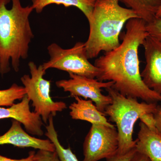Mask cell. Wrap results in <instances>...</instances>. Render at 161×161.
Masks as SVG:
<instances>
[{
	"label": "cell",
	"mask_w": 161,
	"mask_h": 161,
	"mask_svg": "<svg viewBox=\"0 0 161 161\" xmlns=\"http://www.w3.org/2000/svg\"><path fill=\"white\" fill-rule=\"evenodd\" d=\"M30 100L26 95L19 103L14 104L8 108L0 107V119L11 118L19 122L24 125L26 132L32 135L42 136L43 121L34 112L31 111Z\"/></svg>",
	"instance_id": "obj_10"
},
{
	"label": "cell",
	"mask_w": 161,
	"mask_h": 161,
	"mask_svg": "<svg viewBox=\"0 0 161 161\" xmlns=\"http://www.w3.org/2000/svg\"><path fill=\"white\" fill-rule=\"evenodd\" d=\"M148 33L161 42V18L156 17L152 22L146 24Z\"/></svg>",
	"instance_id": "obj_18"
},
{
	"label": "cell",
	"mask_w": 161,
	"mask_h": 161,
	"mask_svg": "<svg viewBox=\"0 0 161 161\" xmlns=\"http://www.w3.org/2000/svg\"><path fill=\"white\" fill-rule=\"evenodd\" d=\"M35 158L36 152L34 151H31L29 152V156L27 157L20 159H14L0 155V161H35Z\"/></svg>",
	"instance_id": "obj_22"
},
{
	"label": "cell",
	"mask_w": 161,
	"mask_h": 161,
	"mask_svg": "<svg viewBox=\"0 0 161 161\" xmlns=\"http://www.w3.org/2000/svg\"><path fill=\"white\" fill-rule=\"evenodd\" d=\"M142 45L146 64L141 77L148 88L161 94V42L149 35Z\"/></svg>",
	"instance_id": "obj_9"
},
{
	"label": "cell",
	"mask_w": 161,
	"mask_h": 161,
	"mask_svg": "<svg viewBox=\"0 0 161 161\" xmlns=\"http://www.w3.org/2000/svg\"><path fill=\"white\" fill-rule=\"evenodd\" d=\"M24 86L14 83L7 89L0 90V107H10L17 100H22L26 95Z\"/></svg>",
	"instance_id": "obj_17"
},
{
	"label": "cell",
	"mask_w": 161,
	"mask_h": 161,
	"mask_svg": "<svg viewBox=\"0 0 161 161\" xmlns=\"http://www.w3.org/2000/svg\"><path fill=\"white\" fill-rule=\"evenodd\" d=\"M135 149L150 161H161V136L153 132L140 122Z\"/></svg>",
	"instance_id": "obj_13"
},
{
	"label": "cell",
	"mask_w": 161,
	"mask_h": 161,
	"mask_svg": "<svg viewBox=\"0 0 161 161\" xmlns=\"http://www.w3.org/2000/svg\"><path fill=\"white\" fill-rule=\"evenodd\" d=\"M118 135L115 127L92 124L83 144L82 161H98L117 153Z\"/></svg>",
	"instance_id": "obj_7"
},
{
	"label": "cell",
	"mask_w": 161,
	"mask_h": 161,
	"mask_svg": "<svg viewBox=\"0 0 161 161\" xmlns=\"http://www.w3.org/2000/svg\"><path fill=\"white\" fill-rule=\"evenodd\" d=\"M47 49L49 60L42 64L45 70L56 69L90 78H97L99 75L98 68L92 64L87 57L85 43L77 42L68 49L52 43Z\"/></svg>",
	"instance_id": "obj_6"
},
{
	"label": "cell",
	"mask_w": 161,
	"mask_h": 161,
	"mask_svg": "<svg viewBox=\"0 0 161 161\" xmlns=\"http://www.w3.org/2000/svg\"><path fill=\"white\" fill-rule=\"evenodd\" d=\"M156 17L161 18V6L157 13Z\"/></svg>",
	"instance_id": "obj_25"
},
{
	"label": "cell",
	"mask_w": 161,
	"mask_h": 161,
	"mask_svg": "<svg viewBox=\"0 0 161 161\" xmlns=\"http://www.w3.org/2000/svg\"><path fill=\"white\" fill-rule=\"evenodd\" d=\"M129 9L135 12L138 18L147 23L152 22L156 18L161 6V0H119Z\"/></svg>",
	"instance_id": "obj_15"
},
{
	"label": "cell",
	"mask_w": 161,
	"mask_h": 161,
	"mask_svg": "<svg viewBox=\"0 0 161 161\" xmlns=\"http://www.w3.org/2000/svg\"><path fill=\"white\" fill-rule=\"evenodd\" d=\"M28 67L31 75H23L20 80L26 90V96L32 102L34 112L40 115L44 123L47 124L51 115L54 116L58 112L66 108V103L52 99L51 81L43 78L46 70L42 64L38 67L34 62L30 61Z\"/></svg>",
	"instance_id": "obj_5"
},
{
	"label": "cell",
	"mask_w": 161,
	"mask_h": 161,
	"mask_svg": "<svg viewBox=\"0 0 161 161\" xmlns=\"http://www.w3.org/2000/svg\"><path fill=\"white\" fill-rule=\"evenodd\" d=\"M69 79L56 81L57 86L65 92H69L71 97H83L90 98L95 103L97 108L104 113L106 107L112 102V98L102 93V89L108 88L113 86L114 82L100 81L95 78L69 74Z\"/></svg>",
	"instance_id": "obj_8"
},
{
	"label": "cell",
	"mask_w": 161,
	"mask_h": 161,
	"mask_svg": "<svg viewBox=\"0 0 161 161\" xmlns=\"http://www.w3.org/2000/svg\"><path fill=\"white\" fill-rule=\"evenodd\" d=\"M154 116L156 122L157 127L161 136V107L158 106L156 111L154 113Z\"/></svg>",
	"instance_id": "obj_23"
},
{
	"label": "cell",
	"mask_w": 161,
	"mask_h": 161,
	"mask_svg": "<svg viewBox=\"0 0 161 161\" xmlns=\"http://www.w3.org/2000/svg\"><path fill=\"white\" fill-rule=\"evenodd\" d=\"M119 0H95L90 31L85 43L87 57L97 58L101 52L111 51L120 45L119 36L125 23L138 18L132 9L122 7Z\"/></svg>",
	"instance_id": "obj_3"
},
{
	"label": "cell",
	"mask_w": 161,
	"mask_h": 161,
	"mask_svg": "<svg viewBox=\"0 0 161 161\" xmlns=\"http://www.w3.org/2000/svg\"><path fill=\"white\" fill-rule=\"evenodd\" d=\"M34 9L23 6L21 0H0V74L16 72L20 60L28 58L30 44L34 37L29 17Z\"/></svg>",
	"instance_id": "obj_2"
},
{
	"label": "cell",
	"mask_w": 161,
	"mask_h": 161,
	"mask_svg": "<svg viewBox=\"0 0 161 161\" xmlns=\"http://www.w3.org/2000/svg\"><path fill=\"white\" fill-rule=\"evenodd\" d=\"M21 123L12 119L9 130L3 135L0 136V145H13L20 148H34L54 152L56 148L49 139H41L30 135L23 130Z\"/></svg>",
	"instance_id": "obj_11"
},
{
	"label": "cell",
	"mask_w": 161,
	"mask_h": 161,
	"mask_svg": "<svg viewBox=\"0 0 161 161\" xmlns=\"http://www.w3.org/2000/svg\"><path fill=\"white\" fill-rule=\"evenodd\" d=\"M130 161H150V159L144 154L136 151L135 153Z\"/></svg>",
	"instance_id": "obj_24"
},
{
	"label": "cell",
	"mask_w": 161,
	"mask_h": 161,
	"mask_svg": "<svg viewBox=\"0 0 161 161\" xmlns=\"http://www.w3.org/2000/svg\"><path fill=\"white\" fill-rule=\"evenodd\" d=\"M35 161H60L56 151L39 150L36 153Z\"/></svg>",
	"instance_id": "obj_19"
},
{
	"label": "cell",
	"mask_w": 161,
	"mask_h": 161,
	"mask_svg": "<svg viewBox=\"0 0 161 161\" xmlns=\"http://www.w3.org/2000/svg\"><path fill=\"white\" fill-rule=\"evenodd\" d=\"M136 151L135 148L124 155H119L116 154L113 157L107 159V161H130Z\"/></svg>",
	"instance_id": "obj_21"
},
{
	"label": "cell",
	"mask_w": 161,
	"mask_h": 161,
	"mask_svg": "<svg viewBox=\"0 0 161 161\" xmlns=\"http://www.w3.org/2000/svg\"><path fill=\"white\" fill-rule=\"evenodd\" d=\"M105 89L112 98V102L106 107L104 113L117 127V154L124 155L135 148L137 139L134 140L132 136L136 122L144 114H154L158 105L157 103H139L137 98L124 96L112 87Z\"/></svg>",
	"instance_id": "obj_4"
},
{
	"label": "cell",
	"mask_w": 161,
	"mask_h": 161,
	"mask_svg": "<svg viewBox=\"0 0 161 161\" xmlns=\"http://www.w3.org/2000/svg\"><path fill=\"white\" fill-rule=\"evenodd\" d=\"M76 102L69 106V115L72 119L88 122L92 124H99L115 127L107 119L105 114L98 110L91 100L75 97Z\"/></svg>",
	"instance_id": "obj_12"
},
{
	"label": "cell",
	"mask_w": 161,
	"mask_h": 161,
	"mask_svg": "<svg viewBox=\"0 0 161 161\" xmlns=\"http://www.w3.org/2000/svg\"><path fill=\"white\" fill-rule=\"evenodd\" d=\"M139 119H140L142 122L145 124V125L149 130L153 132L159 134L157 127L156 122L153 113H146L142 115L140 117Z\"/></svg>",
	"instance_id": "obj_20"
},
{
	"label": "cell",
	"mask_w": 161,
	"mask_h": 161,
	"mask_svg": "<svg viewBox=\"0 0 161 161\" xmlns=\"http://www.w3.org/2000/svg\"><path fill=\"white\" fill-rule=\"evenodd\" d=\"M146 24L139 18L129 20L122 43L97 58L94 65L99 71L97 80L113 81L112 87L121 95L148 103H157L161 102V94L145 84L140 70L139 47L149 35Z\"/></svg>",
	"instance_id": "obj_1"
},
{
	"label": "cell",
	"mask_w": 161,
	"mask_h": 161,
	"mask_svg": "<svg viewBox=\"0 0 161 161\" xmlns=\"http://www.w3.org/2000/svg\"><path fill=\"white\" fill-rule=\"evenodd\" d=\"M32 7L37 13L40 14L46 6L56 4L63 5L66 8L75 7L80 9L88 21L92 17L95 0H31Z\"/></svg>",
	"instance_id": "obj_14"
},
{
	"label": "cell",
	"mask_w": 161,
	"mask_h": 161,
	"mask_svg": "<svg viewBox=\"0 0 161 161\" xmlns=\"http://www.w3.org/2000/svg\"><path fill=\"white\" fill-rule=\"evenodd\" d=\"M53 115H51L46 126L45 134L54 145L56 151L60 161H79L70 147L64 148L59 142L58 133L54 125Z\"/></svg>",
	"instance_id": "obj_16"
}]
</instances>
